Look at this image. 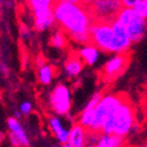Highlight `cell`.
Segmentation results:
<instances>
[{"instance_id": "cell-17", "label": "cell", "mask_w": 147, "mask_h": 147, "mask_svg": "<svg viewBox=\"0 0 147 147\" xmlns=\"http://www.w3.org/2000/svg\"><path fill=\"white\" fill-rule=\"evenodd\" d=\"M53 76H54V71H53V68L49 67V65H45L42 68H40V71H39V78H40V82L43 83V84H49L53 80Z\"/></svg>"}, {"instance_id": "cell-3", "label": "cell", "mask_w": 147, "mask_h": 147, "mask_svg": "<svg viewBox=\"0 0 147 147\" xmlns=\"http://www.w3.org/2000/svg\"><path fill=\"white\" fill-rule=\"evenodd\" d=\"M136 124V112L132 103L125 99L121 105L116 110V112L111 116L102 130V134L117 136L125 138L132 131Z\"/></svg>"}, {"instance_id": "cell-23", "label": "cell", "mask_w": 147, "mask_h": 147, "mask_svg": "<svg viewBox=\"0 0 147 147\" xmlns=\"http://www.w3.org/2000/svg\"><path fill=\"white\" fill-rule=\"evenodd\" d=\"M121 4H123V7L133 8L136 6V4H137V0H123Z\"/></svg>"}, {"instance_id": "cell-16", "label": "cell", "mask_w": 147, "mask_h": 147, "mask_svg": "<svg viewBox=\"0 0 147 147\" xmlns=\"http://www.w3.org/2000/svg\"><path fill=\"white\" fill-rule=\"evenodd\" d=\"M94 118H95V109L94 110H83V112L78 119V124L81 126H83L84 128L89 130L91 124L94 121Z\"/></svg>"}, {"instance_id": "cell-2", "label": "cell", "mask_w": 147, "mask_h": 147, "mask_svg": "<svg viewBox=\"0 0 147 147\" xmlns=\"http://www.w3.org/2000/svg\"><path fill=\"white\" fill-rule=\"evenodd\" d=\"M55 21L71 36L90 33L95 22L90 8L84 7L82 3L75 0H62L54 3Z\"/></svg>"}, {"instance_id": "cell-1", "label": "cell", "mask_w": 147, "mask_h": 147, "mask_svg": "<svg viewBox=\"0 0 147 147\" xmlns=\"http://www.w3.org/2000/svg\"><path fill=\"white\" fill-rule=\"evenodd\" d=\"M91 45L100 51L110 54H127L132 46V41L121 25L116 20L112 22L95 21L90 28Z\"/></svg>"}, {"instance_id": "cell-11", "label": "cell", "mask_w": 147, "mask_h": 147, "mask_svg": "<svg viewBox=\"0 0 147 147\" xmlns=\"http://www.w3.org/2000/svg\"><path fill=\"white\" fill-rule=\"evenodd\" d=\"M49 126L51 128V131L54 132V134L56 136L57 140L64 145L69 141V134H70V130H67V128L63 127L62 123L60 119H57L56 117H51L49 119Z\"/></svg>"}, {"instance_id": "cell-6", "label": "cell", "mask_w": 147, "mask_h": 147, "mask_svg": "<svg viewBox=\"0 0 147 147\" xmlns=\"http://www.w3.org/2000/svg\"><path fill=\"white\" fill-rule=\"evenodd\" d=\"M90 12L95 21L112 22L119 11L123 8V4L119 0H98L90 3Z\"/></svg>"}, {"instance_id": "cell-14", "label": "cell", "mask_w": 147, "mask_h": 147, "mask_svg": "<svg viewBox=\"0 0 147 147\" xmlns=\"http://www.w3.org/2000/svg\"><path fill=\"white\" fill-rule=\"evenodd\" d=\"M83 61L80 56H71L64 64V69L67 75L70 77H75L83 69Z\"/></svg>"}, {"instance_id": "cell-27", "label": "cell", "mask_w": 147, "mask_h": 147, "mask_svg": "<svg viewBox=\"0 0 147 147\" xmlns=\"http://www.w3.org/2000/svg\"><path fill=\"white\" fill-rule=\"evenodd\" d=\"M55 147H61V146H55Z\"/></svg>"}, {"instance_id": "cell-20", "label": "cell", "mask_w": 147, "mask_h": 147, "mask_svg": "<svg viewBox=\"0 0 147 147\" xmlns=\"http://www.w3.org/2000/svg\"><path fill=\"white\" fill-rule=\"evenodd\" d=\"M51 45L55 48H63L65 46V38H64L63 33H61V32L55 33L51 38Z\"/></svg>"}, {"instance_id": "cell-19", "label": "cell", "mask_w": 147, "mask_h": 147, "mask_svg": "<svg viewBox=\"0 0 147 147\" xmlns=\"http://www.w3.org/2000/svg\"><path fill=\"white\" fill-rule=\"evenodd\" d=\"M103 96H104V95L100 92V91H98V92H95V94L92 95V97H91V98L89 99V102L86 103L84 110H94V109H96V106H97V105L99 104V102L102 100Z\"/></svg>"}, {"instance_id": "cell-26", "label": "cell", "mask_w": 147, "mask_h": 147, "mask_svg": "<svg viewBox=\"0 0 147 147\" xmlns=\"http://www.w3.org/2000/svg\"><path fill=\"white\" fill-rule=\"evenodd\" d=\"M20 116H21V112H19V111H16V112H15V117H16V118H19Z\"/></svg>"}, {"instance_id": "cell-4", "label": "cell", "mask_w": 147, "mask_h": 147, "mask_svg": "<svg viewBox=\"0 0 147 147\" xmlns=\"http://www.w3.org/2000/svg\"><path fill=\"white\" fill-rule=\"evenodd\" d=\"M125 100L124 96L120 94H107L104 95L99 104L95 109V118L91 124L89 132L90 133H102L105 123L111 118L116 110Z\"/></svg>"}, {"instance_id": "cell-25", "label": "cell", "mask_w": 147, "mask_h": 147, "mask_svg": "<svg viewBox=\"0 0 147 147\" xmlns=\"http://www.w3.org/2000/svg\"><path fill=\"white\" fill-rule=\"evenodd\" d=\"M5 139V133H3V132H0V142H1L3 140Z\"/></svg>"}, {"instance_id": "cell-13", "label": "cell", "mask_w": 147, "mask_h": 147, "mask_svg": "<svg viewBox=\"0 0 147 147\" xmlns=\"http://www.w3.org/2000/svg\"><path fill=\"white\" fill-rule=\"evenodd\" d=\"M7 125H8V127H9L11 132H13L18 138H19L21 145L25 146V147H27V146L29 145L28 138H27V136H26V133H25V131H24L22 126L20 125V123L16 120V118H13V117L8 118V119H7Z\"/></svg>"}, {"instance_id": "cell-21", "label": "cell", "mask_w": 147, "mask_h": 147, "mask_svg": "<svg viewBox=\"0 0 147 147\" xmlns=\"http://www.w3.org/2000/svg\"><path fill=\"white\" fill-rule=\"evenodd\" d=\"M32 111V104L29 102H24L21 105H20V112L24 113V115H29Z\"/></svg>"}, {"instance_id": "cell-18", "label": "cell", "mask_w": 147, "mask_h": 147, "mask_svg": "<svg viewBox=\"0 0 147 147\" xmlns=\"http://www.w3.org/2000/svg\"><path fill=\"white\" fill-rule=\"evenodd\" d=\"M133 11L137 15L147 20V0H137V4L133 7Z\"/></svg>"}, {"instance_id": "cell-10", "label": "cell", "mask_w": 147, "mask_h": 147, "mask_svg": "<svg viewBox=\"0 0 147 147\" xmlns=\"http://www.w3.org/2000/svg\"><path fill=\"white\" fill-rule=\"evenodd\" d=\"M70 147H86L88 145V131L80 124L74 125L70 128L69 141Z\"/></svg>"}, {"instance_id": "cell-9", "label": "cell", "mask_w": 147, "mask_h": 147, "mask_svg": "<svg viewBox=\"0 0 147 147\" xmlns=\"http://www.w3.org/2000/svg\"><path fill=\"white\" fill-rule=\"evenodd\" d=\"M125 29L132 43L140 42L147 33V20L142 19L139 15H136L130 21V24L125 27Z\"/></svg>"}, {"instance_id": "cell-7", "label": "cell", "mask_w": 147, "mask_h": 147, "mask_svg": "<svg viewBox=\"0 0 147 147\" xmlns=\"http://www.w3.org/2000/svg\"><path fill=\"white\" fill-rule=\"evenodd\" d=\"M50 104L57 115H68L71 107L70 91L65 85H57L50 96Z\"/></svg>"}, {"instance_id": "cell-12", "label": "cell", "mask_w": 147, "mask_h": 147, "mask_svg": "<svg viewBox=\"0 0 147 147\" xmlns=\"http://www.w3.org/2000/svg\"><path fill=\"white\" fill-rule=\"evenodd\" d=\"M99 55H100V50L91 43L88 46H84L80 50V57L82 59V61L84 63H86L89 65H94L98 61Z\"/></svg>"}, {"instance_id": "cell-22", "label": "cell", "mask_w": 147, "mask_h": 147, "mask_svg": "<svg viewBox=\"0 0 147 147\" xmlns=\"http://www.w3.org/2000/svg\"><path fill=\"white\" fill-rule=\"evenodd\" d=\"M9 140H11V144H12L14 147H20V146H22L21 142H20V140H19V138H18L13 132H9Z\"/></svg>"}, {"instance_id": "cell-24", "label": "cell", "mask_w": 147, "mask_h": 147, "mask_svg": "<svg viewBox=\"0 0 147 147\" xmlns=\"http://www.w3.org/2000/svg\"><path fill=\"white\" fill-rule=\"evenodd\" d=\"M0 69H3L4 74H7V71H8V70H7V68H6V67H5L4 64H1V65H0Z\"/></svg>"}, {"instance_id": "cell-5", "label": "cell", "mask_w": 147, "mask_h": 147, "mask_svg": "<svg viewBox=\"0 0 147 147\" xmlns=\"http://www.w3.org/2000/svg\"><path fill=\"white\" fill-rule=\"evenodd\" d=\"M34 14V26L36 30H46L55 21L54 3L49 0H32L29 3Z\"/></svg>"}, {"instance_id": "cell-8", "label": "cell", "mask_w": 147, "mask_h": 147, "mask_svg": "<svg viewBox=\"0 0 147 147\" xmlns=\"http://www.w3.org/2000/svg\"><path fill=\"white\" fill-rule=\"evenodd\" d=\"M128 62H130V56L128 54H118L113 55L111 59H109L103 68V76L106 81H112L116 77L124 72Z\"/></svg>"}, {"instance_id": "cell-15", "label": "cell", "mask_w": 147, "mask_h": 147, "mask_svg": "<svg viewBox=\"0 0 147 147\" xmlns=\"http://www.w3.org/2000/svg\"><path fill=\"white\" fill-rule=\"evenodd\" d=\"M124 138L117 136H107L102 134L98 138V141L95 147H123Z\"/></svg>"}]
</instances>
